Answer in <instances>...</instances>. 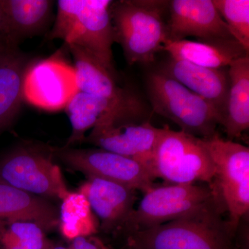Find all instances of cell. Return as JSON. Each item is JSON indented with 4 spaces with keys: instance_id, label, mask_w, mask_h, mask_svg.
<instances>
[{
    "instance_id": "22",
    "label": "cell",
    "mask_w": 249,
    "mask_h": 249,
    "mask_svg": "<svg viewBox=\"0 0 249 249\" xmlns=\"http://www.w3.org/2000/svg\"><path fill=\"white\" fill-rule=\"evenodd\" d=\"M59 212V227L62 235L69 240L88 237L97 232L98 221L89 202L79 192H70L62 199Z\"/></svg>"
},
{
    "instance_id": "26",
    "label": "cell",
    "mask_w": 249,
    "mask_h": 249,
    "mask_svg": "<svg viewBox=\"0 0 249 249\" xmlns=\"http://www.w3.org/2000/svg\"><path fill=\"white\" fill-rule=\"evenodd\" d=\"M70 249H101L87 237H78L72 240Z\"/></svg>"
},
{
    "instance_id": "16",
    "label": "cell",
    "mask_w": 249,
    "mask_h": 249,
    "mask_svg": "<svg viewBox=\"0 0 249 249\" xmlns=\"http://www.w3.org/2000/svg\"><path fill=\"white\" fill-rule=\"evenodd\" d=\"M0 219L30 222L44 231L59 226L60 212L45 198L18 189L0 180Z\"/></svg>"
},
{
    "instance_id": "13",
    "label": "cell",
    "mask_w": 249,
    "mask_h": 249,
    "mask_svg": "<svg viewBox=\"0 0 249 249\" xmlns=\"http://www.w3.org/2000/svg\"><path fill=\"white\" fill-rule=\"evenodd\" d=\"M161 132L162 128H157L148 121L105 123L91 129L85 141L103 150L138 160L151 172L154 150Z\"/></svg>"
},
{
    "instance_id": "15",
    "label": "cell",
    "mask_w": 249,
    "mask_h": 249,
    "mask_svg": "<svg viewBox=\"0 0 249 249\" xmlns=\"http://www.w3.org/2000/svg\"><path fill=\"white\" fill-rule=\"evenodd\" d=\"M137 191L124 185L96 178H88L78 191L85 196L107 231L123 230L134 210Z\"/></svg>"
},
{
    "instance_id": "11",
    "label": "cell",
    "mask_w": 249,
    "mask_h": 249,
    "mask_svg": "<svg viewBox=\"0 0 249 249\" xmlns=\"http://www.w3.org/2000/svg\"><path fill=\"white\" fill-rule=\"evenodd\" d=\"M23 91L24 101L34 107L65 109L78 91L74 68L59 53L29 64Z\"/></svg>"
},
{
    "instance_id": "2",
    "label": "cell",
    "mask_w": 249,
    "mask_h": 249,
    "mask_svg": "<svg viewBox=\"0 0 249 249\" xmlns=\"http://www.w3.org/2000/svg\"><path fill=\"white\" fill-rule=\"evenodd\" d=\"M111 0H59L49 40L60 39L94 57L114 76Z\"/></svg>"
},
{
    "instance_id": "8",
    "label": "cell",
    "mask_w": 249,
    "mask_h": 249,
    "mask_svg": "<svg viewBox=\"0 0 249 249\" xmlns=\"http://www.w3.org/2000/svg\"><path fill=\"white\" fill-rule=\"evenodd\" d=\"M53 153L19 147L0 160V180L42 198L62 200L70 193Z\"/></svg>"
},
{
    "instance_id": "5",
    "label": "cell",
    "mask_w": 249,
    "mask_h": 249,
    "mask_svg": "<svg viewBox=\"0 0 249 249\" xmlns=\"http://www.w3.org/2000/svg\"><path fill=\"white\" fill-rule=\"evenodd\" d=\"M154 178H160L169 184H212L215 166L202 139L162 128L154 150L151 163Z\"/></svg>"
},
{
    "instance_id": "23",
    "label": "cell",
    "mask_w": 249,
    "mask_h": 249,
    "mask_svg": "<svg viewBox=\"0 0 249 249\" xmlns=\"http://www.w3.org/2000/svg\"><path fill=\"white\" fill-rule=\"evenodd\" d=\"M232 37L249 52V0H213Z\"/></svg>"
},
{
    "instance_id": "18",
    "label": "cell",
    "mask_w": 249,
    "mask_h": 249,
    "mask_svg": "<svg viewBox=\"0 0 249 249\" xmlns=\"http://www.w3.org/2000/svg\"><path fill=\"white\" fill-rule=\"evenodd\" d=\"M27 58L18 48L0 49V133L12 124L24 100Z\"/></svg>"
},
{
    "instance_id": "25",
    "label": "cell",
    "mask_w": 249,
    "mask_h": 249,
    "mask_svg": "<svg viewBox=\"0 0 249 249\" xmlns=\"http://www.w3.org/2000/svg\"><path fill=\"white\" fill-rule=\"evenodd\" d=\"M6 47H14L11 45L9 40V33H8L7 27H6V21L0 4V49L6 48ZM18 48V47H14Z\"/></svg>"
},
{
    "instance_id": "7",
    "label": "cell",
    "mask_w": 249,
    "mask_h": 249,
    "mask_svg": "<svg viewBox=\"0 0 249 249\" xmlns=\"http://www.w3.org/2000/svg\"><path fill=\"white\" fill-rule=\"evenodd\" d=\"M143 194L123 229L127 235L171 222L219 196L214 182L155 186Z\"/></svg>"
},
{
    "instance_id": "6",
    "label": "cell",
    "mask_w": 249,
    "mask_h": 249,
    "mask_svg": "<svg viewBox=\"0 0 249 249\" xmlns=\"http://www.w3.org/2000/svg\"><path fill=\"white\" fill-rule=\"evenodd\" d=\"M214 166V182L227 214V222L232 235L249 211V148L223 139L218 132L201 139Z\"/></svg>"
},
{
    "instance_id": "10",
    "label": "cell",
    "mask_w": 249,
    "mask_h": 249,
    "mask_svg": "<svg viewBox=\"0 0 249 249\" xmlns=\"http://www.w3.org/2000/svg\"><path fill=\"white\" fill-rule=\"evenodd\" d=\"M71 133L64 147L84 142L85 134L105 123L144 122L149 109L140 96L127 99H107L78 91L65 108Z\"/></svg>"
},
{
    "instance_id": "20",
    "label": "cell",
    "mask_w": 249,
    "mask_h": 249,
    "mask_svg": "<svg viewBox=\"0 0 249 249\" xmlns=\"http://www.w3.org/2000/svg\"><path fill=\"white\" fill-rule=\"evenodd\" d=\"M74 61L78 91L107 99H127L138 96L132 90L116 85L114 75L84 49L67 45Z\"/></svg>"
},
{
    "instance_id": "27",
    "label": "cell",
    "mask_w": 249,
    "mask_h": 249,
    "mask_svg": "<svg viewBox=\"0 0 249 249\" xmlns=\"http://www.w3.org/2000/svg\"><path fill=\"white\" fill-rule=\"evenodd\" d=\"M52 249H70V248H66V247H61V246H58V247H53Z\"/></svg>"
},
{
    "instance_id": "21",
    "label": "cell",
    "mask_w": 249,
    "mask_h": 249,
    "mask_svg": "<svg viewBox=\"0 0 249 249\" xmlns=\"http://www.w3.org/2000/svg\"><path fill=\"white\" fill-rule=\"evenodd\" d=\"M228 71L230 87L222 126L227 140L233 141L249 127V55L232 62Z\"/></svg>"
},
{
    "instance_id": "1",
    "label": "cell",
    "mask_w": 249,
    "mask_h": 249,
    "mask_svg": "<svg viewBox=\"0 0 249 249\" xmlns=\"http://www.w3.org/2000/svg\"><path fill=\"white\" fill-rule=\"evenodd\" d=\"M220 196L199 209L146 230L129 233V249H237Z\"/></svg>"
},
{
    "instance_id": "12",
    "label": "cell",
    "mask_w": 249,
    "mask_h": 249,
    "mask_svg": "<svg viewBox=\"0 0 249 249\" xmlns=\"http://www.w3.org/2000/svg\"><path fill=\"white\" fill-rule=\"evenodd\" d=\"M168 9L167 41L176 42L188 37L199 41L235 40L213 0H173Z\"/></svg>"
},
{
    "instance_id": "3",
    "label": "cell",
    "mask_w": 249,
    "mask_h": 249,
    "mask_svg": "<svg viewBox=\"0 0 249 249\" xmlns=\"http://www.w3.org/2000/svg\"><path fill=\"white\" fill-rule=\"evenodd\" d=\"M170 1L120 0L110 6L114 40L129 65L149 64L168 40L164 14Z\"/></svg>"
},
{
    "instance_id": "19",
    "label": "cell",
    "mask_w": 249,
    "mask_h": 249,
    "mask_svg": "<svg viewBox=\"0 0 249 249\" xmlns=\"http://www.w3.org/2000/svg\"><path fill=\"white\" fill-rule=\"evenodd\" d=\"M11 45L18 47L28 37L40 35L48 25L53 1L50 0H0Z\"/></svg>"
},
{
    "instance_id": "17",
    "label": "cell",
    "mask_w": 249,
    "mask_h": 249,
    "mask_svg": "<svg viewBox=\"0 0 249 249\" xmlns=\"http://www.w3.org/2000/svg\"><path fill=\"white\" fill-rule=\"evenodd\" d=\"M163 50L171 58L212 69L229 67L235 60L249 55L235 40L167 41Z\"/></svg>"
},
{
    "instance_id": "4",
    "label": "cell",
    "mask_w": 249,
    "mask_h": 249,
    "mask_svg": "<svg viewBox=\"0 0 249 249\" xmlns=\"http://www.w3.org/2000/svg\"><path fill=\"white\" fill-rule=\"evenodd\" d=\"M147 91L152 110L185 133L209 138L222 125V118L212 105L160 71L147 76Z\"/></svg>"
},
{
    "instance_id": "9",
    "label": "cell",
    "mask_w": 249,
    "mask_h": 249,
    "mask_svg": "<svg viewBox=\"0 0 249 249\" xmlns=\"http://www.w3.org/2000/svg\"><path fill=\"white\" fill-rule=\"evenodd\" d=\"M52 153L72 169L88 178H103L145 192L156 185L150 169L138 160L103 150L56 147Z\"/></svg>"
},
{
    "instance_id": "24",
    "label": "cell",
    "mask_w": 249,
    "mask_h": 249,
    "mask_svg": "<svg viewBox=\"0 0 249 249\" xmlns=\"http://www.w3.org/2000/svg\"><path fill=\"white\" fill-rule=\"evenodd\" d=\"M7 236L3 242L4 249H52L53 245L46 239L44 230L30 222L4 220Z\"/></svg>"
},
{
    "instance_id": "14",
    "label": "cell",
    "mask_w": 249,
    "mask_h": 249,
    "mask_svg": "<svg viewBox=\"0 0 249 249\" xmlns=\"http://www.w3.org/2000/svg\"><path fill=\"white\" fill-rule=\"evenodd\" d=\"M159 71L212 105L220 114L224 124L230 87L228 70L208 68L170 58Z\"/></svg>"
}]
</instances>
